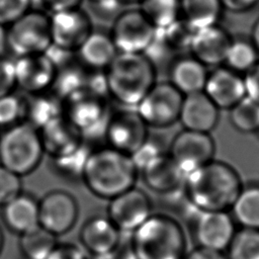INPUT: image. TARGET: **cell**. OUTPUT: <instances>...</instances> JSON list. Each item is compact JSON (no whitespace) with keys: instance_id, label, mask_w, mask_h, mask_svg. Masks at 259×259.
I'll return each instance as SVG.
<instances>
[{"instance_id":"6da1fadb","label":"cell","mask_w":259,"mask_h":259,"mask_svg":"<svg viewBox=\"0 0 259 259\" xmlns=\"http://www.w3.org/2000/svg\"><path fill=\"white\" fill-rule=\"evenodd\" d=\"M243 189L238 172L230 165L210 161L187 174L186 197L199 212L229 211Z\"/></svg>"},{"instance_id":"7a4b0ae2","label":"cell","mask_w":259,"mask_h":259,"mask_svg":"<svg viewBox=\"0 0 259 259\" xmlns=\"http://www.w3.org/2000/svg\"><path fill=\"white\" fill-rule=\"evenodd\" d=\"M138 172L130 155L105 145L90 150L82 181L94 195L109 200L134 187Z\"/></svg>"},{"instance_id":"3957f363","label":"cell","mask_w":259,"mask_h":259,"mask_svg":"<svg viewBox=\"0 0 259 259\" xmlns=\"http://www.w3.org/2000/svg\"><path fill=\"white\" fill-rule=\"evenodd\" d=\"M187 252L185 230L171 215L152 213L133 231L131 253L134 259H184Z\"/></svg>"},{"instance_id":"277c9868","label":"cell","mask_w":259,"mask_h":259,"mask_svg":"<svg viewBox=\"0 0 259 259\" xmlns=\"http://www.w3.org/2000/svg\"><path fill=\"white\" fill-rule=\"evenodd\" d=\"M109 98L136 107L156 83L153 63L143 53H118L105 70Z\"/></svg>"},{"instance_id":"5b68a950","label":"cell","mask_w":259,"mask_h":259,"mask_svg":"<svg viewBox=\"0 0 259 259\" xmlns=\"http://www.w3.org/2000/svg\"><path fill=\"white\" fill-rule=\"evenodd\" d=\"M45 154L39 131L26 120L0 135V165L21 177L32 173Z\"/></svg>"},{"instance_id":"8992f818","label":"cell","mask_w":259,"mask_h":259,"mask_svg":"<svg viewBox=\"0 0 259 259\" xmlns=\"http://www.w3.org/2000/svg\"><path fill=\"white\" fill-rule=\"evenodd\" d=\"M8 51L16 57L45 53L52 45L50 15L29 9L6 26Z\"/></svg>"},{"instance_id":"52a82bcc","label":"cell","mask_w":259,"mask_h":259,"mask_svg":"<svg viewBox=\"0 0 259 259\" xmlns=\"http://www.w3.org/2000/svg\"><path fill=\"white\" fill-rule=\"evenodd\" d=\"M111 111L106 98L86 90L64 102V116L79 132L84 142L102 137Z\"/></svg>"},{"instance_id":"ba28073f","label":"cell","mask_w":259,"mask_h":259,"mask_svg":"<svg viewBox=\"0 0 259 259\" xmlns=\"http://www.w3.org/2000/svg\"><path fill=\"white\" fill-rule=\"evenodd\" d=\"M183 96L171 82H156L136 108L148 126H169L179 119Z\"/></svg>"},{"instance_id":"9c48e42d","label":"cell","mask_w":259,"mask_h":259,"mask_svg":"<svg viewBox=\"0 0 259 259\" xmlns=\"http://www.w3.org/2000/svg\"><path fill=\"white\" fill-rule=\"evenodd\" d=\"M156 29L138 8L122 10L112 21L109 33L118 53H144Z\"/></svg>"},{"instance_id":"30bf717a","label":"cell","mask_w":259,"mask_h":259,"mask_svg":"<svg viewBox=\"0 0 259 259\" xmlns=\"http://www.w3.org/2000/svg\"><path fill=\"white\" fill-rule=\"evenodd\" d=\"M148 138V125L137 109L111 111L104 134L107 146L131 156Z\"/></svg>"},{"instance_id":"8fae6325","label":"cell","mask_w":259,"mask_h":259,"mask_svg":"<svg viewBox=\"0 0 259 259\" xmlns=\"http://www.w3.org/2000/svg\"><path fill=\"white\" fill-rule=\"evenodd\" d=\"M214 143L208 133L184 130L172 141L170 157L187 175L212 161Z\"/></svg>"},{"instance_id":"7c38bea8","label":"cell","mask_w":259,"mask_h":259,"mask_svg":"<svg viewBox=\"0 0 259 259\" xmlns=\"http://www.w3.org/2000/svg\"><path fill=\"white\" fill-rule=\"evenodd\" d=\"M151 214L148 194L136 186L109 199L107 218L119 231H135Z\"/></svg>"},{"instance_id":"4fadbf2b","label":"cell","mask_w":259,"mask_h":259,"mask_svg":"<svg viewBox=\"0 0 259 259\" xmlns=\"http://www.w3.org/2000/svg\"><path fill=\"white\" fill-rule=\"evenodd\" d=\"M52 44L75 52L94 29L91 18L80 7L50 15Z\"/></svg>"},{"instance_id":"5bb4252c","label":"cell","mask_w":259,"mask_h":259,"mask_svg":"<svg viewBox=\"0 0 259 259\" xmlns=\"http://www.w3.org/2000/svg\"><path fill=\"white\" fill-rule=\"evenodd\" d=\"M77 218L78 204L74 196L66 191H50L38 201L39 226L55 236L69 232Z\"/></svg>"},{"instance_id":"9a60e30c","label":"cell","mask_w":259,"mask_h":259,"mask_svg":"<svg viewBox=\"0 0 259 259\" xmlns=\"http://www.w3.org/2000/svg\"><path fill=\"white\" fill-rule=\"evenodd\" d=\"M14 68L16 87L29 95L49 91L57 72L45 53L16 57Z\"/></svg>"},{"instance_id":"2e32d148","label":"cell","mask_w":259,"mask_h":259,"mask_svg":"<svg viewBox=\"0 0 259 259\" xmlns=\"http://www.w3.org/2000/svg\"><path fill=\"white\" fill-rule=\"evenodd\" d=\"M235 233V220L228 211H202L196 222V240L204 248L225 252Z\"/></svg>"},{"instance_id":"e0dca14e","label":"cell","mask_w":259,"mask_h":259,"mask_svg":"<svg viewBox=\"0 0 259 259\" xmlns=\"http://www.w3.org/2000/svg\"><path fill=\"white\" fill-rule=\"evenodd\" d=\"M219 107L203 92L183 96L179 119L185 130L209 133L218 123Z\"/></svg>"},{"instance_id":"ac0fdd59","label":"cell","mask_w":259,"mask_h":259,"mask_svg":"<svg viewBox=\"0 0 259 259\" xmlns=\"http://www.w3.org/2000/svg\"><path fill=\"white\" fill-rule=\"evenodd\" d=\"M203 92L219 108H232L246 96L244 78L229 69H218L208 75Z\"/></svg>"},{"instance_id":"d6986e66","label":"cell","mask_w":259,"mask_h":259,"mask_svg":"<svg viewBox=\"0 0 259 259\" xmlns=\"http://www.w3.org/2000/svg\"><path fill=\"white\" fill-rule=\"evenodd\" d=\"M145 184L153 191L162 195L175 193L184 187L186 175L177 166L170 155H160L143 170Z\"/></svg>"},{"instance_id":"ffe728a7","label":"cell","mask_w":259,"mask_h":259,"mask_svg":"<svg viewBox=\"0 0 259 259\" xmlns=\"http://www.w3.org/2000/svg\"><path fill=\"white\" fill-rule=\"evenodd\" d=\"M118 51L109 32L93 29L76 51V57L88 71H105Z\"/></svg>"},{"instance_id":"44dd1931","label":"cell","mask_w":259,"mask_h":259,"mask_svg":"<svg viewBox=\"0 0 259 259\" xmlns=\"http://www.w3.org/2000/svg\"><path fill=\"white\" fill-rule=\"evenodd\" d=\"M231 41L228 33L214 24L197 29L192 38L190 49L194 58L203 65L215 66L225 62Z\"/></svg>"},{"instance_id":"7402d4cb","label":"cell","mask_w":259,"mask_h":259,"mask_svg":"<svg viewBox=\"0 0 259 259\" xmlns=\"http://www.w3.org/2000/svg\"><path fill=\"white\" fill-rule=\"evenodd\" d=\"M84 249L95 256H105L115 250L119 243V230L108 218L94 217L88 220L80 231Z\"/></svg>"},{"instance_id":"603a6c76","label":"cell","mask_w":259,"mask_h":259,"mask_svg":"<svg viewBox=\"0 0 259 259\" xmlns=\"http://www.w3.org/2000/svg\"><path fill=\"white\" fill-rule=\"evenodd\" d=\"M45 153L51 158L66 155L85 142L75 126L62 116L38 130Z\"/></svg>"},{"instance_id":"cb8c5ba5","label":"cell","mask_w":259,"mask_h":259,"mask_svg":"<svg viewBox=\"0 0 259 259\" xmlns=\"http://www.w3.org/2000/svg\"><path fill=\"white\" fill-rule=\"evenodd\" d=\"M2 206V218L10 230L21 235L39 226L38 201L31 195L21 192Z\"/></svg>"},{"instance_id":"d4e9b609","label":"cell","mask_w":259,"mask_h":259,"mask_svg":"<svg viewBox=\"0 0 259 259\" xmlns=\"http://www.w3.org/2000/svg\"><path fill=\"white\" fill-rule=\"evenodd\" d=\"M208 74L205 65L195 58H184L171 69V83L183 94L203 91Z\"/></svg>"},{"instance_id":"484cf974","label":"cell","mask_w":259,"mask_h":259,"mask_svg":"<svg viewBox=\"0 0 259 259\" xmlns=\"http://www.w3.org/2000/svg\"><path fill=\"white\" fill-rule=\"evenodd\" d=\"M64 116V102L51 91L30 95L26 101L25 119L37 130Z\"/></svg>"},{"instance_id":"4316f807","label":"cell","mask_w":259,"mask_h":259,"mask_svg":"<svg viewBox=\"0 0 259 259\" xmlns=\"http://www.w3.org/2000/svg\"><path fill=\"white\" fill-rule=\"evenodd\" d=\"M88 70L81 64L72 61L57 69L53 84L49 91L63 102L85 90Z\"/></svg>"},{"instance_id":"83f0119b","label":"cell","mask_w":259,"mask_h":259,"mask_svg":"<svg viewBox=\"0 0 259 259\" xmlns=\"http://www.w3.org/2000/svg\"><path fill=\"white\" fill-rule=\"evenodd\" d=\"M222 8L221 0H180V12L196 30L217 24Z\"/></svg>"},{"instance_id":"f1b7e54d","label":"cell","mask_w":259,"mask_h":259,"mask_svg":"<svg viewBox=\"0 0 259 259\" xmlns=\"http://www.w3.org/2000/svg\"><path fill=\"white\" fill-rule=\"evenodd\" d=\"M231 209L242 228L259 230V186L243 188Z\"/></svg>"},{"instance_id":"f546056e","label":"cell","mask_w":259,"mask_h":259,"mask_svg":"<svg viewBox=\"0 0 259 259\" xmlns=\"http://www.w3.org/2000/svg\"><path fill=\"white\" fill-rule=\"evenodd\" d=\"M57 236L38 226L20 235L19 248L27 259H46L56 247Z\"/></svg>"},{"instance_id":"4dcf8cb0","label":"cell","mask_w":259,"mask_h":259,"mask_svg":"<svg viewBox=\"0 0 259 259\" xmlns=\"http://www.w3.org/2000/svg\"><path fill=\"white\" fill-rule=\"evenodd\" d=\"M139 9L156 28H165L178 19L180 0H141Z\"/></svg>"},{"instance_id":"1f68e13d","label":"cell","mask_w":259,"mask_h":259,"mask_svg":"<svg viewBox=\"0 0 259 259\" xmlns=\"http://www.w3.org/2000/svg\"><path fill=\"white\" fill-rule=\"evenodd\" d=\"M90 150L84 143L76 150L56 158H52L54 171L67 180H82L85 164Z\"/></svg>"},{"instance_id":"d6a6232c","label":"cell","mask_w":259,"mask_h":259,"mask_svg":"<svg viewBox=\"0 0 259 259\" xmlns=\"http://www.w3.org/2000/svg\"><path fill=\"white\" fill-rule=\"evenodd\" d=\"M225 254L227 259H259V230L236 231Z\"/></svg>"},{"instance_id":"836d02e7","label":"cell","mask_w":259,"mask_h":259,"mask_svg":"<svg viewBox=\"0 0 259 259\" xmlns=\"http://www.w3.org/2000/svg\"><path fill=\"white\" fill-rule=\"evenodd\" d=\"M225 62L235 72H248L258 63V51L253 42L243 39L232 40Z\"/></svg>"},{"instance_id":"e575fe53","label":"cell","mask_w":259,"mask_h":259,"mask_svg":"<svg viewBox=\"0 0 259 259\" xmlns=\"http://www.w3.org/2000/svg\"><path fill=\"white\" fill-rule=\"evenodd\" d=\"M230 118L240 132L251 133L259 130V103L245 96L231 108Z\"/></svg>"},{"instance_id":"d590c367","label":"cell","mask_w":259,"mask_h":259,"mask_svg":"<svg viewBox=\"0 0 259 259\" xmlns=\"http://www.w3.org/2000/svg\"><path fill=\"white\" fill-rule=\"evenodd\" d=\"M26 101L14 92L0 97V127H9L25 119Z\"/></svg>"},{"instance_id":"8d00e7d4","label":"cell","mask_w":259,"mask_h":259,"mask_svg":"<svg viewBox=\"0 0 259 259\" xmlns=\"http://www.w3.org/2000/svg\"><path fill=\"white\" fill-rule=\"evenodd\" d=\"M160 29L163 31L166 40L174 51L190 48L192 38L196 31V29L193 28L185 19L182 21L177 19L169 26Z\"/></svg>"},{"instance_id":"74e56055","label":"cell","mask_w":259,"mask_h":259,"mask_svg":"<svg viewBox=\"0 0 259 259\" xmlns=\"http://www.w3.org/2000/svg\"><path fill=\"white\" fill-rule=\"evenodd\" d=\"M21 192V176L0 165V205H4Z\"/></svg>"},{"instance_id":"f35d334b","label":"cell","mask_w":259,"mask_h":259,"mask_svg":"<svg viewBox=\"0 0 259 259\" xmlns=\"http://www.w3.org/2000/svg\"><path fill=\"white\" fill-rule=\"evenodd\" d=\"M29 9L28 0H0V23L8 26Z\"/></svg>"},{"instance_id":"ab89813d","label":"cell","mask_w":259,"mask_h":259,"mask_svg":"<svg viewBox=\"0 0 259 259\" xmlns=\"http://www.w3.org/2000/svg\"><path fill=\"white\" fill-rule=\"evenodd\" d=\"M160 146L149 138L131 155V158L139 171H142L152 161L162 155Z\"/></svg>"},{"instance_id":"60d3db41","label":"cell","mask_w":259,"mask_h":259,"mask_svg":"<svg viewBox=\"0 0 259 259\" xmlns=\"http://www.w3.org/2000/svg\"><path fill=\"white\" fill-rule=\"evenodd\" d=\"M16 88L14 60L0 57V97L14 92Z\"/></svg>"},{"instance_id":"b9f144b4","label":"cell","mask_w":259,"mask_h":259,"mask_svg":"<svg viewBox=\"0 0 259 259\" xmlns=\"http://www.w3.org/2000/svg\"><path fill=\"white\" fill-rule=\"evenodd\" d=\"M93 12L103 19H115V17L122 11L123 3L120 0H97L89 2Z\"/></svg>"},{"instance_id":"7bdbcfd3","label":"cell","mask_w":259,"mask_h":259,"mask_svg":"<svg viewBox=\"0 0 259 259\" xmlns=\"http://www.w3.org/2000/svg\"><path fill=\"white\" fill-rule=\"evenodd\" d=\"M46 259H88L84 250L70 243L57 244Z\"/></svg>"},{"instance_id":"ee69618b","label":"cell","mask_w":259,"mask_h":259,"mask_svg":"<svg viewBox=\"0 0 259 259\" xmlns=\"http://www.w3.org/2000/svg\"><path fill=\"white\" fill-rule=\"evenodd\" d=\"M244 82L246 96L259 103V63L247 72Z\"/></svg>"},{"instance_id":"f6af8a7d","label":"cell","mask_w":259,"mask_h":259,"mask_svg":"<svg viewBox=\"0 0 259 259\" xmlns=\"http://www.w3.org/2000/svg\"><path fill=\"white\" fill-rule=\"evenodd\" d=\"M184 259H227V256L225 252L196 246L188 250Z\"/></svg>"},{"instance_id":"bcb514c9","label":"cell","mask_w":259,"mask_h":259,"mask_svg":"<svg viewBox=\"0 0 259 259\" xmlns=\"http://www.w3.org/2000/svg\"><path fill=\"white\" fill-rule=\"evenodd\" d=\"M222 6L232 12H246L259 3V0H221Z\"/></svg>"},{"instance_id":"7dc6e473","label":"cell","mask_w":259,"mask_h":259,"mask_svg":"<svg viewBox=\"0 0 259 259\" xmlns=\"http://www.w3.org/2000/svg\"><path fill=\"white\" fill-rule=\"evenodd\" d=\"M82 0H44V7L52 13L80 7Z\"/></svg>"},{"instance_id":"c3c4849f","label":"cell","mask_w":259,"mask_h":259,"mask_svg":"<svg viewBox=\"0 0 259 259\" xmlns=\"http://www.w3.org/2000/svg\"><path fill=\"white\" fill-rule=\"evenodd\" d=\"M7 51V29L5 25L0 23V57L5 56Z\"/></svg>"},{"instance_id":"681fc988","label":"cell","mask_w":259,"mask_h":259,"mask_svg":"<svg viewBox=\"0 0 259 259\" xmlns=\"http://www.w3.org/2000/svg\"><path fill=\"white\" fill-rule=\"evenodd\" d=\"M252 40H253V45L255 46V48L259 52V18H258V20L256 21V23L253 26Z\"/></svg>"},{"instance_id":"f907efd6","label":"cell","mask_w":259,"mask_h":259,"mask_svg":"<svg viewBox=\"0 0 259 259\" xmlns=\"http://www.w3.org/2000/svg\"><path fill=\"white\" fill-rule=\"evenodd\" d=\"M31 9H39L44 7V0H28Z\"/></svg>"},{"instance_id":"816d5d0a","label":"cell","mask_w":259,"mask_h":259,"mask_svg":"<svg viewBox=\"0 0 259 259\" xmlns=\"http://www.w3.org/2000/svg\"><path fill=\"white\" fill-rule=\"evenodd\" d=\"M2 247H3V234H2V231L0 229V253L2 251Z\"/></svg>"},{"instance_id":"f5cc1de1","label":"cell","mask_w":259,"mask_h":259,"mask_svg":"<svg viewBox=\"0 0 259 259\" xmlns=\"http://www.w3.org/2000/svg\"><path fill=\"white\" fill-rule=\"evenodd\" d=\"M123 4H126V3H136V2H138V3H140V1L141 0H120Z\"/></svg>"},{"instance_id":"db71d44e","label":"cell","mask_w":259,"mask_h":259,"mask_svg":"<svg viewBox=\"0 0 259 259\" xmlns=\"http://www.w3.org/2000/svg\"><path fill=\"white\" fill-rule=\"evenodd\" d=\"M89 2H92V1H97V0H88Z\"/></svg>"}]
</instances>
